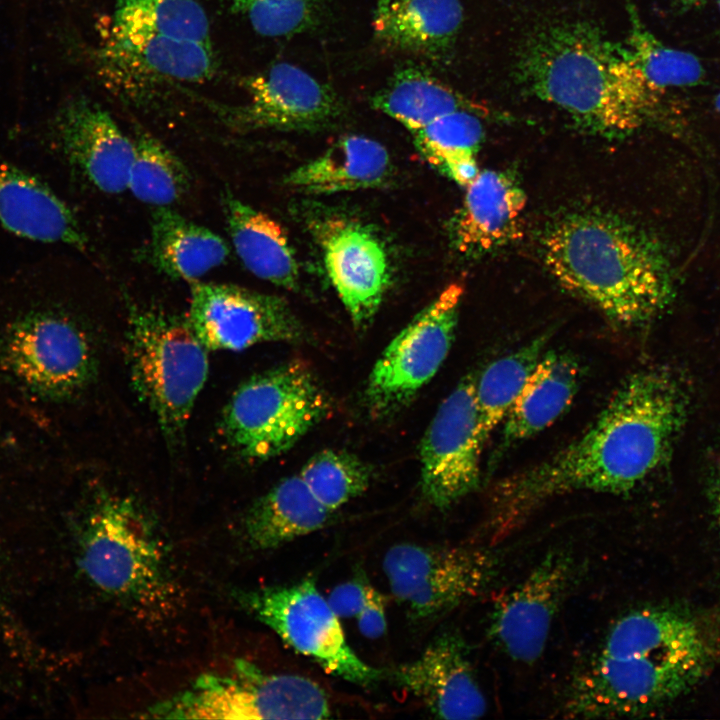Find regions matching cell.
Segmentation results:
<instances>
[{
  "label": "cell",
  "instance_id": "cell-5",
  "mask_svg": "<svg viewBox=\"0 0 720 720\" xmlns=\"http://www.w3.org/2000/svg\"><path fill=\"white\" fill-rule=\"evenodd\" d=\"M126 338L132 387L175 445L206 382L209 350L186 314L152 306L129 305Z\"/></svg>",
  "mask_w": 720,
  "mask_h": 720
},
{
  "label": "cell",
  "instance_id": "cell-3",
  "mask_svg": "<svg viewBox=\"0 0 720 720\" xmlns=\"http://www.w3.org/2000/svg\"><path fill=\"white\" fill-rule=\"evenodd\" d=\"M542 249L554 279L616 323H646L674 298V270L663 245L617 216L567 214L547 228Z\"/></svg>",
  "mask_w": 720,
  "mask_h": 720
},
{
  "label": "cell",
  "instance_id": "cell-30",
  "mask_svg": "<svg viewBox=\"0 0 720 720\" xmlns=\"http://www.w3.org/2000/svg\"><path fill=\"white\" fill-rule=\"evenodd\" d=\"M411 134L425 161L458 185L466 187L480 171L477 152L484 129L474 111L455 110Z\"/></svg>",
  "mask_w": 720,
  "mask_h": 720
},
{
  "label": "cell",
  "instance_id": "cell-20",
  "mask_svg": "<svg viewBox=\"0 0 720 720\" xmlns=\"http://www.w3.org/2000/svg\"><path fill=\"white\" fill-rule=\"evenodd\" d=\"M465 188L452 226L457 251L466 256L483 255L521 237L526 195L512 174L479 171Z\"/></svg>",
  "mask_w": 720,
  "mask_h": 720
},
{
  "label": "cell",
  "instance_id": "cell-31",
  "mask_svg": "<svg viewBox=\"0 0 720 720\" xmlns=\"http://www.w3.org/2000/svg\"><path fill=\"white\" fill-rule=\"evenodd\" d=\"M548 335L534 338L491 362L476 377L475 400L483 444L505 419L527 379L545 352Z\"/></svg>",
  "mask_w": 720,
  "mask_h": 720
},
{
  "label": "cell",
  "instance_id": "cell-13",
  "mask_svg": "<svg viewBox=\"0 0 720 720\" xmlns=\"http://www.w3.org/2000/svg\"><path fill=\"white\" fill-rule=\"evenodd\" d=\"M476 376L463 377L441 402L420 443V488L424 500L447 509L481 483L483 442L475 400Z\"/></svg>",
  "mask_w": 720,
  "mask_h": 720
},
{
  "label": "cell",
  "instance_id": "cell-14",
  "mask_svg": "<svg viewBox=\"0 0 720 720\" xmlns=\"http://www.w3.org/2000/svg\"><path fill=\"white\" fill-rule=\"evenodd\" d=\"M186 316L209 351H241L305 338L302 323L284 298L235 284L191 282Z\"/></svg>",
  "mask_w": 720,
  "mask_h": 720
},
{
  "label": "cell",
  "instance_id": "cell-43",
  "mask_svg": "<svg viewBox=\"0 0 720 720\" xmlns=\"http://www.w3.org/2000/svg\"><path fill=\"white\" fill-rule=\"evenodd\" d=\"M385 0H376V7H379L384 3Z\"/></svg>",
  "mask_w": 720,
  "mask_h": 720
},
{
  "label": "cell",
  "instance_id": "cell-22",
  "mask_svg": "<svg viewBox=\"0 0 720 720\" xmlns=\"http://www.w3.org/2000/svg\"><path fill=\"white\" fill-rule=\"evenodd\" d=\"M580 381L574 355L545 351L502 422L499 453L554 423L571 405Z\"/></svg>",
  "mask_w": 720,
  "mask_h": 720
},
{
  "label": "cell",
  "instance_id": "cell-25",
  "mask_svg": "<svg viewBox=\"0 0 720 720\" xmlns=\"http://www.w3.org/2000/svg\"><path fill=\"white\" fill-rule=\"evenodd\" d=\"M221 201L233 248L245 268L259 279L296 290L300 271L284 228L230 191Z\"/></svg>",
  "mask_w": 720,
  "mask_h": 720
},
{
  "label": "cell",
  "instance_id": "cell-8",
  "mask_svg": "<svg viewBox=\"0 0 720 720\" xmlns=\"http://www.w3.org/2000/svg\"><path fill=\"white\" fill-rule=\"evenodd\" d=\"M80 567L91 583L113 596L152 602L166 592L159 541L143 511L127 497L96 500L82 534Z\"/></svg>",
  "mask_w": 720,
  "mask_h": 720
},
{
  "label": "cell",
  "instance_id": "cell-26",
  "mask_svg": "<svg viewBox=\"0 0 720 720\" xmlns=\"http://www.w3.org/2000/svg\"><path fill=\"white\" fill-rule=\"evenodd\" d=\"M463 21L459 0H385L374 30L386 46L439 58L452 47Z\"/></svg>",
  "mask_w": 720,
  "mask_h": 720
},
{
  "label": "cell",
  "instance_id": "cell-41",
  "mask_svg": "<svg viewBox=\"0 0 720 720\" xmlns=\"http://www.w3.org/2000/svg\"><path fill=\"white\" fill-rule=\"evenodd\" d=\"M714 107L715 110L720 114V92L716 95L714 99Z\"/></svg>",
  "mask_w": 720,
  "mask_h": 720
},
{
  "label": "cell",
  "instance_id": "cell-32",
  "mask_svg": "<svg viewBox=\"0 0 720 720\" xmlns=\"http://www.w3.org/2000/svg\"><path fill=\"white\" fill-rule=\"evenodd\" d=\"M127 190L152 206L172 207L189 191L192 175L185 163L151 133L136 129Z\"/></svg>",
  "mask_w": 720,
  "mask_h": 720
},
{
  "label": "cell",
  "instance_id": "cell-17",
  "mask_svg": "<svg viewBox=\"0 0 720 720\" xmlns=\"http://www.w3.org/2000/svg\"><path fill=\"white\" fill-rule=\"evenodd\" d=\"M243 87L248 102L234 109L231 119L247 130H320L334 124L343 111L330 87L287 62L248 76Z\"/></svg>",
  "mask_w": 720,
  "mask_h": 720
},
{
  "label": "cell",
  "instance_id": "cell-39",
  "mask_svg": "<svg viewBox=\"0 0 720 720\" xmlns=\"http://www.w3.org/2000/svg\"><path fill=\"white\" fill-rule=\"evenodd\" d=\"M684 7H695L704 3L705 0H678Z\"/></svg>",
  "mask_w": 720,
  "mask_h": 720
},
{
  "label": "cell",
  "instance_id": "cell-2",
  "mask_svg": "<svg viewBox=\"0 0 720 720\" xmlns=\"http://www.w3.org/2000/svg\"><path fill=\"white\" fill-rule=\"evenodd\" d=\"M710 647L678 611L649 607L620 617L568 685L572 718L640 716L688 692L706 672Z\"/></svg>",
  "mask_w": 720,
  "mask_h": 720
},
{
  "label": "cell",
  "instance_id": "cell-11",
  "mask_svg": "<svg viewBox=\"0 0 720 720\" xmlns=\"http://www.w3.org/2000/svg\"><path fill=\"white\" fill-rule=\"evenodd\" d=\"M239 600L289 647L312 658L327 673L362 686L379 679L380 671L350 647L339 617L312 579L242 592Z\"/></svg>",
  "mask_w": 720,
  "mask_h": 720
},
{
  "label": "cell",
  "instance_id": "cell-34",
  "mask_svg": "<svg viewBox=\"0 0 720 720\" xmlns=\"http://www.w3.org/2000/svg\"><path fill=\"white\" fill-rule=\"evenodd\" d=\"M299 475L314 497L334 512L367 490L372 470L350 452L326 449L313 455Z\"/></svg>",
  "mask_w": 720,
  "mask_h": 720
},
{
  "label": "cell",
  "instance_id": "cell-27",
  "mask_svg": "<svg viewBox=\"0 0 720 720\" xmlns=\"http://www.w3.org/2000/svg\"><path fill=\"white\" fill-rule=\"evenodd\" d=\"M331 514L295 474L255 501L244 519V531L254 549H273L320 529Z\"/></svg>",
  "mask_w": 720,
  "mask_h": 720
},
{
  "label": "cell",
  "instance_id": "cell-12",
  "mask_svg": "<svg viewBox=\"0 0 720 720\" xmlns=\"http://www.w3.org/2000/svg\"><path fill=\"white\" fill-rule=\"evenodd\" d=\"M498 568L496 554L466 546L399 543L383 558L391 593L415 619L438 616L477 596Z\"/></svg>",
  "mask_w": 720,
  "mask_h": 720
},
{
  "label": "cell",
  "instance_id": "cell-37",
  "mask_svg": "<svg viewBox=\"0 0 720 720\" xmlns=\"http://www.w3.org/2000/svg\"><path fill=\"white\" fill-rule=\"evenodd\" d=\"M368 588L369 584L360 580L348 581L336 586L327 601L339 618H356L366 603Z\"/></svg>",
  "mask_w": 720,
  "mask_h": 720
},
{
  "label": "cell",
  "instance_id": "cell-24",
  "mask_svg": "<svg viewBox=\"0 0 720 720\" xmlns=\"http://www.w3.org/2000/svg\"><path fill=\"white\" fill-rule=\"evenodd\" d=\"M229 254L226 241L209 228L172 207L153 208L143 257L157 272L191 283L224 264Z\"/></svg>",
  "mask_w": 720,
  "mask_h": 720
},
{
  "label": "cell",
  "instance_id": "cell-15",
  "mask_svg": "<svg viewBox=\"0 0 720 720\" xmlns=\"http://www.w3.org/2000/svg\"><path fill=\"white\" fill-rule=\"evenodd\" d=\"M574 576L576 564L568 552L547 553L494 605L489 617L490 639L515 661L538 660Z\"/></svg>",
  "mask_w": 720,
  "mask_h": 720
},
{
  "label": "cell",
  "instance_id": "cell-10",
  "mask_svg": "<svg viewBox=\"0 0 720 720\" xmlns=\"http://www.w3.org/2000/svg\"><path fill=\"white\" fill-rule=\"evenodd\" d=\"M463 294L462 284H449L384 349L364 391L374 416L406 407L439 370L455 338Z\"/></svg>",
  "mask_w": 720,
  "mask_h": 720
},
{
  "label": "cell",
  "instance_id": "cell-38",
  "mask_svg": "<svg viewBox=\"0 0 720 720\" xmlns=\"http://www.w3.org/2000/svg\"><path fill=\"white\" fill-rule=\"evenodd\" d=\"M356 619L360 633L367 638L376 639L386 632L385 600L371 585L368 588L366 603Z\"/></svg>",
  "mask_w": 720,
  "mask_h": 720
},
{
  "label": "cell",
  "instance_id": "cell-16",
  "mask_svg": "<svg viewBox=\"0 0 720 720\" xmlns=\"http://www.w3.org/2000/svg\"><path fill=\"white\" fill-rule=\"evenodd\" d=\"M308 225L353 323L367 325L390 285V260L383 241L368 225L344 215H317Z\"/></svg>",
  "mask_w": 720,
  "mask_h": 720
},
{
  "label": "cell",
  "instance_id": "cell-9",
  "mask_svg": "<svg viewBox=\"0 0 720 720\" xmlns=\"http://www.w3.org/2000/svg\"><path fill=\"white\" fill-rule=\"evenodd\" d=\"M0 362L25 389L54 401L78 394L96 372L86 333L54 312H34L12 322L0 337Z\"/></svg>",
  "mask_w": 720,
  "mask_h": 720
},
{
  "label": "cell",
  "instance_id": "cell-18",
  "mask_svg": "<svg viewBox=\"0 0 720 720\" xmlns=\"http://www.w3.org/2000/svg\"><path fill=\"white\" fill-rule=\"evenodd\" d=\"M54 128L64 156L93 188L110 195L127 190L133 140L102 106L73 98L58 111Z\"/></svg>",
  "mask_w": 720,
  "mask_h": 720
},
{
  "label": "cell",
  "instance_id": "cell-40",
  "mask_svg": "<svg viewBox=\"0 0 720 720\" xmlns=\"http://www.w3.org/2000/svg\"><path fill=\"white\" fill-rule=\"evenodd\" d=\"M716 514H717V520L720 528V485L717 491V497H716Z\"/></svg>",
  "mask_w": 720,
  "mask_h": 720
},
{
  "label": "cell",
  "instance_id": "cell-23",
  "mask_svg": "<svg viewBox=\"0 0 720 720\" xmlns=\"http://www.w3.org/2000/svg\"><path fill=\"white\" fill-rule=\"evenodd\" d=\"M392 174L385 146L369 137L348 135L289 172L284 182L302 192L332 194L382 187Z\"/></svg>",
  "mask_w": 720,
  "mask_h": 720
},
{
  "label": "cell",
  "instance_id": "cell-28",
  "mask_svg": "<svg viewBox=\"0 0 720 720\" xmlns=\"http://www.w3.org/2000/svg\"><path fill=\"white\" fill-rule=\"evenodd\" d=\"M106 54L119 65L169 80L201 82L215 72L211 45L164 35L111 28Z\"/></svg>",
  "mask_w": 720,
  "mask_h": 720
},
{
  "label": "cell",
  "instance_id": "cell-44",
  "mask_svg": "<svg viewBox=\"0 0 720 720\" xmlns=\"http://www.w3.org/2000/svg\"><path fill=\"white\" fill-rule=\"evenodd\" d=\"M718 8H719V12H720V0H718Z\"/></svg>",
  "mask_w": 720,
  "mask_h": 720
},
{
  "label": "cell",
  "instance_id": "cell-19",
  "mask_svg": "<svg viewBox=\"0 0 720 720\" xmlns=\"http://www.w3.org/2000/svg\"><path fill=\"white\" fill-rule=\"evenodd\" d=\"M464 640L444 633L413 661L392 671L394 681L442 719H475L487 710Z\"/></svg>",
  "mask_w": 720,
  "mask_h": 720
},
{
  "label": "cell",
  "instance_id": "cell-21",
  "mask_svg": "<svg viewBox=\"0 0 720 720\" xmlns=\"http://www.w3.org/2000/svg\"><path fill=\"white\" fill-rule=\"evenodd\" d=\"M0 223L24 238L88 249V238L66 203L44 183L3 161Z\"/></svg>",
  "mask_w": 720,
  "mask_h": 720
},
{
  "label": "cell",
  "instance_id": "cell-29",
  "mask_svg": "<svg viewBox=\"0 0 720 720\" xmlns=\"http://www.w3.org/2000/svg\"><path fill=\"white\" fill-rule=\"evenodd\" d=\"M371 105L411 133L447 113L470 109V104L456 91L423 68L412 65L397 70L372 97Z\"/></svg>",
  "mask_w": 720,
  "mask_h": 720
},
{
  "label": "cell",
  "instance_id": "cell-7",
  "mask_svg": "<svg viewBox=\"0 0 720 720\" xmlns=\"http://www.w3.org/2000/svg\"><path fill=\"white\" fill-rule=\"evenodd\" d=\"M168 719H326L325 691L296 674L266 673L240 660L225 674H205L149 711Z\"/></svg>",
  "mask_w": 720,
  "mask_h": 720
},
{
  "label": "cell",
  "instance_id": "cell-42",
  "mask_svg": "<svg viewBox=\"0 0 720 720\" xmlns=\"http://www.w3.org/2000/svg\"><path fill=\"white\" fill-rule=\"evenodd\" d=\"M2 612H4V607H3V605H2V601H1V598H0V616H1V613H2ZM1 618L4 619L2 616H1Z\"/></svg>",
  "mask_w": 720,
  "mask_h": 720
},
{
  "label": "cell",
  "instance_id": "cell-6",
  "mask_svg": "<svg viewBox=\"0 0 720 720\" xmlns=\"http://www.w3.org/2000/svg\"><path fill=\"white\" fill-rule=\"evenodd\" d=\"M331 411V401L308 366L290 361L257 373L234 391L220 432L234 454L266 461L291 449Z\"/></svg>",
  "mask_w": 720,
  "mask_h": 720
},
{
  "label": "cell",
  "instance_id": "cell-33",
  "mask_svg": "<svg viewBox=\"0 0 720 720\" xmlns=\"http://www.w3.org/2000/svg\"><path fill=\"white\" fill-rule=\"evenodd\" d=\"M111 28L211 45L207 14L195 0H117Z\"/></svg>",
  "mask_w": 720,
  "mask_h": 720
},
{
  "label": "cell",
  "instance_id": "cell-4",
  "mask_svg": "<svg viewBox=\"0 0 720 720\" xmlns=\"http://www.w3.org/2000/svg\"><path fill=\"white\" fill-rule=\"evenodd\" d=\"M518 72L537 97L605 135L639 129L663 93L646 80L627 47L585 23L555 24L537 32L523 48Z\"/></svg>",
  "mask_w": 720,
  "mask_h": 720
},
{
  "label": "cell",
  "instance_id": "cell-36",
  "mask_svg": "<svg viewBox=\"0 0 720 720\" xmlns=\"http://www.w3.org/2000/svg\"><path fill=\"white\" fill-rule=\"evenodd\" d=\"M254 31L269 38L304 32L316 22L319 0H224Z\"/></svg>",
  "mask_w": 720,
  "mask_h": 720
},
{
  "label": "cell",
  "instance_id": "cell-1",
  "mask_svg": "<svg viewBox=\"0 0 720 720\" xmlns=\"http://www.w3.org/2000/svg\"><path fill=\"white\" fill-rule=\"evenodd\" d=\"M687 412L686 390L670 371L646 368L632 373L575 441L495 487L489 538H504L555 496L632 491L664 464Z\"/></svg>",
  "mask_w": 720,
  "mask_h": 720
},
{
  "label": "cell",
  "instance_id": "cell-35",
  "mask_svg": "<svg viewBox=\"0 0 720 720\" xmlns=\"http://www.w3.org/2000/svg\"><path fill=\"white\" fill-rule=\"evenodd\" d=\"M632 29L628 50L635 65L657 90L670 87H692L703 83L705 70L701 61L689 52L666 46L646 30L631 14Z\"/></svg>",
  "mask_w": 720,
  "mask_h": 720
}]
</instances>
